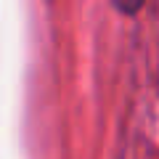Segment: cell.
Returning <instances> with one entry per match:
<instances>
[{
	"label": "cell",
	"instance_id": "6da1fadb",
	"mask_svg": "<svg viewBox=\"0 0 159 159\" xmlns=\"http://www.w3.org/2000/svg\"><path fill=\"white\" fill-rule=\"evenodd\" d=\"M117 3H119V6H125L127 11H135V8L141 6V0H117Z\"/></svg>",
	"mask_w": 159,
	"mask_h": 159
}]
</instances>
